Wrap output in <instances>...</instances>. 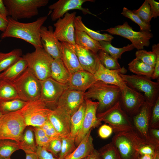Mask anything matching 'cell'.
Instances as JSON below:
<instances>
[{
	"mask_svg": "<svg viewBox=\"0 0 159 159\" xmlns=\"http://www.w3.org/2000/svg\"><path fill=\"white\" fill-rule=\"evenodd\" d=\"M159 123V97L152 107L150 128H158Z\"/></svg>",
	"mask_w": 159,
	"mask_h": 159,
	"instance_id": "f6af8a7d",
	"label": "cell"
},
{
	"mask_svg": "<svg viewBox=\"0 0 159 159\" xmlns=\"http://www.w3.org/2000/svg\"><path fill=\"white\" fill-rule=\"evenodd\" d=\"M159 145L148 143L141 145L138 150L139 155H154L156 152L159 151Z\"/></svg>",
	"mask_w": 159,
	"mask_h": 159,
	"instance_id": "bcb514c9",
	"label": "cell"
},
{
	"mask_svg": "<svg viewBox=\"0 0 159 159\" xmlns=\"http://www.w3.org/2000/svg\"><path fill=\"white\" fill-rule=\"evenodd\" d=\"M27 68L26 62L22 56L2 72L0 73V79L13 82Z\"/></svg>",
	"mask_w": 159,
	"mask_h": 159,
	"instance_id": "484cf974",
	"label": "cell"
},
{
	"mask_svg": "<svg viewBox=\"0 0 159 159\" xmlns=\"http://www.w3.org/2000/svg\"><path fill=\"white\" fill-rule=\"evenodd\" d=\"M87 1L93 2L92 0H59L49 6L48 8L52 10L51 17L55 21L63 17L69 11L74 9L81 10L85 14L92 13L87 9L82 7L83 4Z\"/></svg>",
	"mask_w": 159,
	"mask_h": 159,
	"instance_id": "e0dca14e",
	"label": "cell"
},
{
	"mask_svg": "<svg viewBox=\"0 0 159 159\" xmlns=\"http://www.w3.org/2000/svg\"><path fill=\"white\" fill-rule=\"evenodd\" d=\"M121 90L112 85L97 81L85 92V98L97 100L99 102L97 113L103 112L120 100Z\"/></svg>",
	"mask_w": 159,
	"mask_h": 159,
	"instance_id": "7a4b0ae2",
	"label": "cell"
},
{
	"mask_svg": "<svg viewBox=\"0 0 159 159\" xmlns=\"http://www.w3.org/2000/svg\"><path fill=\"white\" fill-rule=\"evenodd\" d=\"M40 37L42 47L53 59H62L61 42L54 35L52 26H42Z\"/></svg>",
	"mask_w": 159,
	"mask_h": 159,
	"instance_id": "d6986e66",
	"label": "cell"
},
{
	"mask_svg": "<svg viewBox=\"0 0 159 159\" xmlns=\"http://www.w3.org/2000/svg\"><path fill=\"white\" fill-rule=\"evenodd\" d=\"M85 92L68 88L60 97L56 108L71 116L85 101Z\"/></svg>",
	"mask_w": 159,
	"mask_h": 159,
	"instance_id": "9a60e30c",
	"label": "cell"
},
{
	"mask_svg": "<svg viewBox=\"0 0 159 159\" xmlns=\"http://www.w3.org/2000/svg\"><path fill=\"white\" fill-rule=\"evenodd\" d=\"M152 107L145 100V102L139 112L133 116V124L137 132L142 138L148 142L159 145L152 140L150 135Z\"/></svg>",
	"mask_w": 159,
	"mask_h": 159,
	"instance_id": "ac0fdd59",
	"label": "cell"
},
{
	"mask_svg": "<svg viewBox=\"0 0 159 159\" xmlns=\"http://www.w3.org/2000/svg\"><path fill=\"white\" fill-rule=\"evenodd\" d=\"M121 14L138 24L140 27V31L151 32V26L150 24H147L143 22L132 11L124 7Z\"/></svg>",
	"mask_w": 159,
	"mask_h": 159,
	"instance_id": "b9f144b4",
	"label": "cell"
},
{
	"mask_svg": "<svg viewBox=\"0 0 159 159\" xmlns=\"http://www.w3.org/2000/svg\"><path fill=\"white\" fill-rule=\"evenodd\" d=\"M62 138V148L58 155L59 159H64L70 154L76 148L74 138L70 135Z\"/></svg>",
	"mask_w": 159,
	"mask_h": 159,
	"instance_id": "ab89813d",
	"label": "cell"
},
{
	"mask_svg": "<svg viewBox=\"0 0 159 159\" xmlns=\"http://www.w3.org/2000/svg\"><path fill=\"white\" fill-rule=\"evenodd\" d=\"M26 159H38L37 152H28L25 153Z\"/></svg>",
	"mask_w": 159,
	"mask_h": 159,
	"instance_id": "9f6ffc18",
	"label": "cell"
},
{
	"mask_svg": "<svg viewBox=\"0 0 159 159\" xmlns=\"http://www.w3.org/2000/svg\"><path fill=\"white\" fill-rule=\"evenodd\" d=\"M22 56V51L20 48H15L11 51L0 52V73L4 71Z\"/></svg>",
	"mask_w": 159,
	"mask_h": 159,
	"instance_id": "d6a6232c",
	"label": "cell"
},
{
	"mask_svg": "<svg viewBox=\"0 0 159 159\" xmlns=\"http://www.w3.org/2000/svg\"><path fill=\"white\" fill-rule=\"evenodd\" d=\"M62 59L71 74L83 70L79 63L76 52L75 45L61 42Z\"/></svg>",
	"mask_w": 159,
	"mask_h": 159,
	"instance_id": "cb8c5ba5",
	"label": "cell"
},
{
	"mask_svg": "<svg viewBox=\"0 0 159 159\" xmlns=\"http://www.w3.org/2000/svg\"><path fill=\"white\" fill-rule=\"evenodd\" d=\"M97 116L100 122L108 124L115 133L134 129L128 115L122 109L120 100L106 111L97 113Z\"/></svg>",
	"mask_w": 159,
	"mask_h": 159,
	"instance_id": "30bf717a",
	"label": "cell"
},
{
	"mask_svg": "<svg viewBox=\"0 0 159 159\" xmlns=\"http://www.w3.org/2000/svg\"><path fill=\"white\" fill-rule=\"evenodd\" d=\"M52 110L40 99L27 102L21 110L17 111L23 118L26 127H39L48 120Z\"/></svg>",
	"mask_w": 159,
	"mask_h": 159,
	"instance_id": "ba28073f",
	"label": "cell"
},
{
	"mask_svg": "<svg viewBox=\"0 0 159 159\" xmlns=\"http://www.w3.org/2000/svg\"><path fill=\"white\" fill-rule=\"evenodd\" d=\"M61 137L69 135L70 116L56 108L52 110L48 118Z\"/></svg>",
	"mask_w": 159,
	"mask_h": 159,
	"instance_id": "603a6c76",
	"label": "cell"
},
{
	"mask_svg": "<svg viewBox=\"0 0 159 159\" xmlns=\"http://www.w3.org/2000/svg\"><path fill=\"white\" fill-rule=\"evenodd\" d=\"M0 159H5V158H3L0 157Z\"/></svg>",
	"mask_w": 159,
	"mask_h": 159,
	"instance_id": "94428289",
	"label": "cell"
},
{
	"mask_svg": "<svg viewBox=\"0 0 159 159\" xmlns=\"http://www.w3.org/2000/svg\"><path fill=\"white\" fill-rule=\"evenodd\" d=\"M8 24L7 18H5L0 14V31L4 32Z\"/></svg>",
	"mask_w": 159,
	"mask_h": 159,
	"instance_id": "db71d44e",
	"label": "cell"
},
{
	"mask_svg": "<svg viewBox=\"0 0 159 159\" xmlns=\"http://www.w3.org/2000/svg\"><path fill=\"white\" fill-rule=\"evenodd\" d=\"M76 12H67L63 18L59 19L54 24L55 36L60 42L75 45L74 20Z\"/></svg>",
	"mask_w": 159,
	"mask_h": 159,
	"instance_id": "4fadbf2b",
	"label": "cell"
},
{
	"mask_svg": "<svg viewBox=\"0 0 159 159\" xmlns=\"http://www.w3.org/2000/svg\"><path fill=\"white\" fill-rule=\"evenodd\" d=\"M26 127L18 111L2 115L0 118V140H9L18 143Z\"/></svg>",
	"mask_w": 159,
	"mask_h": 159,
	"instance_id": "52a82bcc",
	"label": "cell"
},
{
	"mask_svg": "<svg viewBox=\"0 0 159 159\" xmlns=\"http://www.w3.org/2000/svg\"><path fill=\"white\" fill-rule=\"evenodd\" d=\"M129 70L136 75L150 78L152 77L155 67L148 65L135 58L128 64Z\"/></svg>",
	"mask_w": 159,
	"mask_h": 159,
	"instance_id": "1f68e13d",
	"label": "cell"
},
{
	"mask_svg": "<svg viewBox=\"0 0 159 159\" xmlns=\"http://www.w3.org/2000/svg\"><path fill=\"white\" fill-rule=\"evenodd\" d=\"M2 115V114H1L0 111V118L1 117V115Z\"/></svg>",
	"mask_w": 159,
	"mask_h": 159,
	"instance_id": "91938a15",
	"label": "cell"
},
{
	"mask_svg": "<svg viewBox=\"0 0 159 159\" xmlns=\"http://www.w3.org/2000/svg\"><path fill=\"white\" fill-rule=\"evenodd\" d=\"M18 143L9 140H0V157L6 159H11L12 154L19 150Z\"/></svg>",
	"mask_w": 159,
	"mask_h": 159,
	"instance_id": "74e56055",
	"label": "cell"
},
{
	"mask_svg": "<svg viewBox=\"0 0 159 159\" xmlns=\"http://www.w3.org/2000/svg\"><path fill=\"white\" fill-rule=\"evenodd\" d=\"M144 95L126 85L121 90L120 101L122 109L128 115L134 116L145 102Z\"/></svg>",
	"mask_w": 159,
	"mask_h": 159,
	"instance_id": "5bb4252c",
	"label": "cell"
},
{
	"mask_svg": "<svg viewBox=\"0 0 159 159\" xmlns=\"http://www.w3.org/2000/svg\"><path fill=\"white\" fill-rule=\"evenodd\" d=\"M91 131L87 133L75 150L64 159H82L93 152L95 149Z\"/></svg>",
	"mask_w": 159,
	"mask_h": 159,
	"instance_id": "d4e9b609",
	"label": "cell"
},
{
	"mask_svg": "<svg viewBox=\"0 0 159 159\" xmlns=\"http://www.w3.org/2000/svg\"><path fill=\"white\" fill-rule=\"evenodd\" d=\"M18 143L20 149L22 150L25 153L37 152V146L34 140L32 127H26L21 140Z\"/></svg>",
	"mask_w": 159,
	"mask_h": 159,
	"instance_id": "4dcf8cb0",
	"label": "cell"
},
{
	"mask_svg": "<svg viewBox=\"0 0 159 159\" xmlns=\"http://www.w3.org/2000/svg\"><path fill=\"white\" fill-rule=\"evenodd\" d=\"M26 102L20 99L0 100V111L2 115L16 112L22 109Z\"/></svg>",
	"mask_w": 159,
	"mask_h": 159,
	"instance_id": "8d00e7d4",
	"label": "cell"
},
{
	"mask_svg": "<svg viewBox=\"0 0 159 159\" xmlns=\"http://www.w3.org/2000/svg\"><path fill=\"white\" fill-rule=\"evenodd\" d=\"M36 152L38 156V159H59L54 157L51 153L44 147L37 146Z\"/></svg>",
	"mask_w": 159,
	"mask_h": 159,
	"instance_id": "681fc988",
	"label": "cell"
},
{
	"mask_svg": "<svg viewBox=\"0 0 159 159\" xmlns=\"http://www.w3.org/2000/svg\"><path fill=\"white\" fill-rule=\"evenodd\" d=\"M99 42L102 50L117 59L121 58L123 53L130 51L135 48L132 44L122 47L118 48L113 46L110 42L103 41H99Z\"/></svg>",
	"mask_w": 159,
	"mask_h": 159,
	"instance_id": "d590c367",
	"label": "cell"
},
{
	"mask_svg": "<svg viewBox=\"0 0 159 159\" xmlns=\"http://www.w3.org/2000/svg\"><path fill=\"white\" fill-rule=\"evenodd\" d=\"M85 100L86 110L82 126L75 140V145L77 146L92 128L97 127L101 124L97 116L99 102L87 98H85Z\"/></svg>",
	"mask_w": 159,
	"mask_h": 159,
	"instance_id": "2e32d148",
	"label": "cell"
},
{
	"mask_svg": "<svg viewBox=\"0 0 159 159\" xmlns=\"http://www.w3.org/2000/svg\"></svg>",
	"mask_w": 159,
	"mask_h": 159,
	"instance_id": "6125c7cd",
	"label": "cell"
},
{
	"mask_svg": "<svg viewBox=\"0 0 159 159\" xmlns=\"http://www.w3.org/2000/svg\"><path fill=\"white\" fill-rule=\"evenodd\" d=\"M96 81L93 74L83 70L71 74L68 84L69 89L85 92Z\"/></svg>",
	"mask_w": 159,
	"mask_h": 159,
	"instance_id": "44dd1931",
	"label": "cell"
},
{
	"mask_svg": "<svg viewBox=\"0 0 159 159\" xmlns=\"http://www.w3.org/2000/svg\"><path fill=\"white\" fill-rule=\"evenodd\" d=\"M82 159H102L98 151L95 149L93 152L88 156Z\"/></svg>",
	"mask_w": 159,
	"mask_h": 159,
	"instance_id": "11a10c76",
	"label": "cell"
},
{
	"mask_svg": "<svg viewBox=\"0 0 159 159\" xmlns=\"http://www.w3.org/2000/svg\"><path fill=\"white\" fill-rule=\"evenodd\" d=\"M120 75L127 86L140 92L144 93L146 101L152 106L159 97V83L152 81L150 78L137 75Z\"/></svg>",
	"mask_w": 159,
	"mask_h": 159,
	"instance_id": "9c48e42d",
	"label": "cell"
},
{
	"mask_svg": "<svg viewBox=\"0 0 159 159\" xmlns=\"http://www.w3.org/2000/svg\"><path fill=\"white\" fill-rule=\"evenodd\" d=\"M9 16L16 21L37 15L38 9L47 5L48 0H3Z\"/></svg>",
	"mask_w": 159,
	"mask_h": 159,
	"instance_id": "5b68a950",
	"label": "cell"
},
{
	"mask_svg": "<svg viewBox=\"0 0 159 159\" xmlns=\"http://www.w3.org/2000/svg\"><path fill=\"white\" fill-rule=\"evenodd\" d=\"M97 55L100 63L106 68L110 70H116L121 68L117 59L102 49L98 52Z\"/></svg>",
	"mask_w": 159,
	"mask_h": 159,
	"instance_id": "f35d334b",
	"label": "cell"
},
{
	"mask_svg": "<svg viewBox=\"0 0 159 159\" xmlns=\"http://www.w3.org/2000/svg\"><path fill=\"white\" fill-rule=\"evenodd\" d=\"M113 132L112 128L108 125L103 124L99 128L98 134L102 139H106L110 137Z\"/></svg>",
	"mask_w": 159,
	"mask_h": 159,
	"instance_id": "c3c4849f",
	"label": "cell"
},
{
	"mask_svg": "<svg viewBox=\"0 0 159 159\" xmlns=\"http://www.w3.org/2000/svg\"><path fill=\"white\" fill-rule=\"evenodd\" d=\"M74 25L75 30L84 32L91 38L97 41H103L111 42L114 39L111 34L107 33L102 34L88 28L83 23L82 18L80 16H76Z\"/></svg>",
	"mask_w": 159,
	"mask_h": 159,
	"instance_id": "f1b7e54d",
	"label": "cell"
},
{
	"mask_svg": "<svg viewBox=\"0 0 159 159\" xmlns=\"http://www.w3.org/2000/svg\"><path fill=\"white\" fill-rule=\"evenodd\" d=\"M62 144V138L60 137L52 140L45 148L54 156L58 158V154L61 150Z\"/></svg>",
	"mask_w": 159,
	"mask_h": 159,
	"instance_id": "ee69618b",
	"label": "cell"
},
{
	"mask_svg": "<svg viewBox=\"0 0 159 159\" xmlns=\"http://www.w3.org/2000/svg\"><path fill=\"white\" fill-rule=\"evenodd\" d=\"M127 72L124 67L116 70H110L105 68L100 63L97 70L94 74L97 81L119 87L122 90L127 85L120 75Z\"/></svg>",
	"mask_w": 159,
	"mask_h": 159,
	"instance_id": "ffe728a7",
	"label": "cell"
},
{
	"mask_svg": "<svg viewBox=\"0 0 159 159\" xmlns=\"http://www.w3.org/2000/svg\"><path fill=\"white\" fill-rule=\"evenodd\" d=\"M75 44L97 54L102 49L99 42L96 41L82 31L75 30L74 33Z\"/></svg>",
	"mask_w": 159,
	"mask_h": 159,
	"instance_id": "83f0119b",
	"label": "cell"
},
{
	"mask_svg": "<svg viewBox=\"0 0 159 159\" xmlns=\"http://www.w3.org/2000/svg\"><path fill=\"white\" fill-rule=\"evenodd\" d=\"M0 14L6 18L9 16L7 10L4 4L3 0H0Z\"/></svg>",
	"mask_w": 159,
	"mask_h": 159,
	"instance_id": "f5cc1de1",
	"label": "cell"
},
{
	"mask_svg": "<svg viewBox=\"0 0 159 159\" xmlns=\"http://www.w3.org/2000/svg\"><path fill=\"white\" fill-rule=\"evenodd\" d=\"M47 18V16L40 17L34 21L26 23L15 20L9 16L7 26L1 34V38L4 39L11 37L19 38L30 43L35 48L42 47L40 31Z\"/></svg>",
	"mask_w": 159,
	"mask_h": 159,
	"instance_id": "6da1fadb",
	"label": "cell"
},
{
	"mask_svg": "<svg viewBox=\"0 0 159 159\" xmlns=\"http://www.w3.org/2000/svg\"><path fill=\"white\" fill-rule=\"evenodd\" d=\"M154 155H139L137 159H153Z\"/></svg>",
	"mask_w": 159,
	"mask_h": 159,
	"instance_id": "6f0895ef",
	"label": "cell"
},
{
	"mask_svg": "<svg viewBox=\"0 0 159 159\" xmlns=\"http://www.w3.org/2000/svg\"><path fill=\"white\" fill-rule=\"evenodd\" d=\"M40 127L46 135L52 139H54L60 137L48 120Z\"/></svg>",
	"mask_w": 159,
	"mask_h": 159,
	"instance_id": "7dc6e473",
	"label": "cell"
},
{
	"mask_svg": "<svg viewBox=\"0 0 159 159\" xmlns=\"http://www.w3.org/2000/svg\"><path fill=\"white\" fill-rule=\"evenodd\" d=\"M102 159H122L116 147L110 142L98 151Z\"/></svg>",
	"mask_w": 159,
	"mask_h": 159,
	"instance_id": "60d3db41",
	"label": "cell"
},
{
	"mask_svg": "<svg viewBox=\"0 0 159 159\" xmlns=\"http://www.w3.org/2000/svg\"><path fill=\"white\" fill-rule=\"evenodd\" d=\"M152 51L140 49L136 52V58L145 64L155 67L157 61V55L159 54V44H154L152 47Z\"/></svg>",
	"mask_w": 159,
	"mask_h": 159,
	"instance_id": "836d02e7",
	"label": "cell"
},
{
	"mask_svg": "<svg viewBox=\"0 0 159 159\" xmlns=\"http://www.w3.org/2000/svg\"><path fill=\"white\" fill-rule=\"evenodd\" d=\"M101 31L107 32L110 34L119 35L128 39L134 48L138 50L143 49L144 47H148L150 40L153 36L150 32L134 31L127 21L121 25Z\"/></svg>",
	"mask_w": 159,
	"mask_h": 159,
	"instance_id": "8fae6325",
	"label": "cell"
},
{
	"mask_svg": "<svg viewBox=\"0 0 159 159\" xmlns=\"http://www.w3.org/2000/svg\"><path fill=\"white\" fill-rule=\"evenodd\" d=\"M86 107L85 100L79 108L70 116L71 128L69 135L75 140L79 135L82 126Z\"/></svg>",
	"mask_w": 159,
	"mask_h": 159,
	"instance_id": "f546056e",
	"label": "cell"
},
{
	"mask_svg": "<svg viewBox=\"0 0 159 159\" xmlns=\"http://www.w3.org/2000/svg\"><path fill=\"white\" fill-rule=\"evenodd\" d=\"M40 99L49 108L55 109L60 97L69 88L68 84L59 83L51 77L41 81Z\"/></svg>",
	"mask_w": 159,
	"mask_h": 159,
	"instance_id": "7c38bea8",
	"label": "cell"
},
{
	"mask_svg": "<svg viewBox=\"0 0 159 159\" xmlns=\"http://www.w3.org/2000/svg\"><path fill=\"white\" fill-rule=\"evenodd\" d=\"M112 142L122 159H137L140 146L150 143L142 138L134 129L115 133Z\"/></svg>",
	"mask_w": 159,
	"mask_h": 159,
	"instance_id": "3957f363",
	"label": "cell"
},
{
	"mask_svg": "<svg viewBox=\"0 0 159 159\" xmlns=\"http://www.w3.org/2000/svg\"><path fill=\"white\" fill-rule=\"evenodd\" d=\"M75 47L79 63L83 69L94 74L100 63L97 54L76 44Z\"/></svg>",
	"mask_w": 159,
	"mask_h": 159,
	"instance_id": "7402d4cb",
	"label": "cell"
},
{
	"mask_svg": "<svg viewBox=\"0 0 159 159\" xmlns=\"http://www.w3.org/2000/svg\"><path fill=\"white\" fill-rule=\"evenodd\" d=\"M70 76V73L62 59H53L51 67L50 77L59 83L68 84Z\"/></svg>",
	"mask_w": 159,
	"mask_h": 159,
	"instance_id": "4316f807",
	"label": "cell"
},
{
	"mask_svg": "<svg viewBox=\"0 0 159 159\" xmlns=\"http://www.w3.org/2000/svg\"><path fill=\"white\" fill-rule=\"evenodd\" d=\"M150 135L152 140L159 144V130L158 128H150Z\"/></svg>",
	"mask_w": 159,
	"mask_h": 159,
	"instance_id": "816d5d0a",
	"label": "cell"
},
{
	"mask_svg": "<svg viewBox=\"0 0 159 159\" xmlns=\"http://www.w3.org/2000/svg\"><path fill=\"white\" fill-rule=\"evenodd\" d=\"M150 7L152 18H157L159 16V3L154 0H147Z\"/></svg>",
	"mask_w": 159,
	"mask_h": 159,
	"instance_id": "f907efd6",
	"label": "cell"
},
{
	"mask_svg": "<svg viewBox=\"0 0 159 159\" xmlns=\"http://www.w3.org/2000/svg\"><path fill=\"white\" fill-rule=\"evenodd\" d=\"M29 68L40 81L44 80L51 75V67L53 59L42 47L35 48L32 52L22 55Z\"/></svg>",
	"mask_w": 159,
	"mask_h": 159,
	"instance_id": "8992f818",
	"label": "cell"
},
{
	"mask_svg": "<svg viewBox=\"0 0 159 159\" xmlns=\"http://www.w3.org/2000/svg\"><path fill=\"white\" fill-rule=\"evenodd\" d=\"M20 99L12 82L0 79V100Z\"/></svg>",
	"mask_w": 159,
	"mask_h": 159,
	"instance_id": "e575fe53",
	"label": "cell"
},
{
	"mask_svg": "<svg viewBox=\"0 0 159 159\" xmlns=\"http://www.w3.org/2000/svg\"><path fill=\"white\" fill-rule=\"evenodd\" d=\"M12 83L20 99L27 102L40 99L41 81L29 68Z\"/></svg>",
	"mask_w": 159,
	"mask_h": 159,
	"instance_id": "277c9868",
	"label": "cell"
},
{
	"mask_svg": "<svg viewBox=\"0 0 159 159\" xmlns=\"http://www.w3.org/2000/svg\"><path fill=\"white\" fill-rule=\"evenodd\" d=\"M153 159H159V151H158L156 152Z\"/></svg>",
	"mask_w": 159,
	"mask_h": 159,
	"instance_id": "680465c9",
	"label": "cell"
},
{
	"mask_svg": "<svg viewBox=\"0 0 159 159\" xmlns=\"http://www.w3.org/2000/svg\"><path fill=\"white\" fill-rule=\"evenodd\" d=\"M132 11L136 14L144 22L150 24L152 17L150 6L147 0H145L138 9Z\"/></svg>",
	"mask_w": 159,
	"mask_h": 159,
	"instance_id": "7bdbcfd3",
	"label": "cell"
}]
</instances>
